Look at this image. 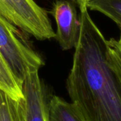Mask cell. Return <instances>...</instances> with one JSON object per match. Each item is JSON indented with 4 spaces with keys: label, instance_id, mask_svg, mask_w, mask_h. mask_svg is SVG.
<instances>
[{
    "label": "cell",
    "instance_id": "1",
    "mask_svg": "<svg viewBox=\"0 0 121 121\" xmlns=\"http://www.w3.org/2000/svg\"><path fill=\"white\" fill-rule=\"evenodd\" d=\"M66 81L68 95L85 121H121V89L106 60V39L87 8Z\"/></svg>",
    "mask_w": 121,
    "mask_h": 121
},
{
    "label": "cell",
    "instance_id": "2",
    "mask_svg": "<svg viewBox=\"0 0 121 121\" xmlns=\"http://www.w3.org/2000/svg\"><path fill=\"white\" fill-rule=\"evenodd\" d=\"M17 28L0 16V54L21 86L27 74L45 63Z\"/></svg>",
    "mask_w": 121,
    "mask_h": 121
},
{
    "label": "cell",
    "instance_id": "3",
    "mask_svg": "<svg viewBox=\"0 0 121 121\" xmlns=\"http://www.w3.org/2000/svg\"><path fill=\"white\" fill-rule=\"evenodd\" d=\"M0 16L37 40L56 36L47 11L34 0H0Z\"/></svg>",
    "mask_w": 121,
    "mask_h": 121
},
{
    "label": "cell",
    "instance_id": "4",
    "mask_svg": "<svg viewBox=\"0 0 121 121\" xmlns=\"http://www.w3.org/2000/svg\"><path fill=\"white\" fill-rule=\"evenodd\" d=\"M57 28L56 38L61 49L75 48L80 32V18L74 4L67 0H56L52 7Z\"/></svg>",
    "mask_w": 121,
    "mask_h": 121
},
{
    "label": "cell",
    "instance_id": "5",
    "mask_svg": "<svg viewBox=\"0 0 121 121\" xmlns=\"http://www.w3.org/2000/svg\"><path fill=\"white\" fill-rule=\"evenodd\" d=\"M26 121H48V104L38 72L27 74L21 86Z\"/></svg>",
    "mask_w": 121,
    "mask_h": 121
},
{
    "label": "cell",
    "instance_id": "6",
    "mask_svg": "<svg viewBox=\"0 0 121 121\" xmlns=\"http://www.w3.org/2000/svg\"><path fill=\"white\" fill-rule=\"evenodd\" d=\"M48 121H85L72 103L53 96L48 103Z\"/></svg>",
    "mask_w": 121,
    "mask_h": 121
},
{
    "label": "cell",
    "instance_id": "7",
    "mask_svg": "<svg viewBox=\"0 0 121 121\" xmlns=\"http://www.w3.org/2000/svg\"><path fill=\"white\" fill-rule=\"evenodd\" d=\"M0 121H26L24 98L16 99L0 89Z\"/></svg>",
    "mask_w": 121,
    "mask_h": 121
},
{
    "label": "cell",
    "instance_id": "8",
    "mask_svg": "<svg viewBox=\"0 0 121 121\" xmlns=\"http://www.w3.org/2000/svg\"><path fill=\"white\" fill-rule=\"evenodd\" d=\"M86 7L103 13L121 28V0H86Z\"/></svg>",
    "mask_w": 121,
    "mask_h": 121
},
{
    "label": "cell",
    "instance_id": "9",
    "mask_svg": "<svg viewBox=\"0 0 121 121\" xmlns=\"http://www.w3.org/2000/svg\"><path fill=\"white\" fill-rule=\"evenodd\" d=\"M120 30L118 39L112 38L106 40V60L121 89V28Z\"/></svg>",
    "mask_w": 121,
    "mask_h": 121
},
{
    "label": "cell",
    "instance_id": "10",
    "mask_svg": "<svg viewBox=\"0 0 121 121\" xmlns=\"http://www.w3.org/2000/svg\"><path fill=\"white\" fill-rule=\"evenodd\" d=\"M0 89L16 99L24 98L21 86L0 54Z\"/></svg>",
    "mask_w": 121,
    "mask_h": 121
},
{
    "label": "cell",
    "instance_id": "11",
    "mask_svg": "<svg viewBox=\"0 0 121 121\" xmlns=\"http://www.w3.org/2000/svg\"><path fill=\"white\" fill-rule=\"evenodd\" d=\"M70 1L72 2L73 4H74L75 5L78 6L80 10L87 8L86 7V0H71Z\"/></svg>",
    "mask_w": 121,
    "mask_h": 121
}]
</instances>
